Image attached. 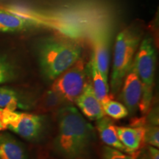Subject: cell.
Listing matches in <instances>:
<instances>
[{
    "instance_id": "7",
    "label": "cell",
    "mask_w": 159,
    "mask_h": 159,
    "mask_svg": "<svg viewBox=\"0 0 159 159\" xmlns=\"http://www.w3.org/2000/svg\"><path fill=\"white\" fill-rule=\"evenodd\" d=\"M4 8L11 11V13L23 18L33 25H42L50 27L66 35L69 38L76 39L81 35V30L77 27L76 24L72 21L66 19L65 18L52 16L43 15L42 13H37L34 11H31L25 7H19L14 5H2Z\"/></svg>"
},
{
    "instance_id": "1",
    "label": "cell",
    "mask_w": 159,
    "mask_h": 159,
    "mask_svg": "<svg viewBox=\"0 0 159 159\" xmlns=\"http://www.w3.org/2000/svg\"><path fill=\"white\" fill-rule=\"evenodd\" d=\"M57 112L58 131L54 148L66 159H80L87 153L95 138L94 129L72 105Z\"/></svg>"
},
{
    "instance_id": "13",
    "label": "cell",
    "mask_w": 159,
    "mask_h": 159,
    "mask_svg": "<svg viewBox=\"0 0 159 159\" xmlns=\"http://www.w3.org/2000/svg\"><path fill=\"white\" fill-rule=\"evenodd\" d=\"M97 127L101 140L108 147L126 152L125 148L117 136L116 127L110 118L105 116L97 120Z\"/></svg>"
},
{
    "instance_id": "4",
    "label": "cell",
    "mask_w": 159,
    "mask_h": 159,
    "mask_svg": "<svg viewBox=\"0 0 159 159\" xmlns=\"http://www.w3.org/2000/svg\"><path fill=\"white\" fill-rule=\"evenodd\" d=\"M156 62V51L152 39L147 36L139 45L133 63L142 86V96L139 105L142 114H146L149 111L152 100Z\"/></svg>"
},
{
    "instance_id": "22",
    "label": "cell",
    "mask_w": 159,
    "mask_h": 159,
    "mask_svg": "<svg viewBox=\"0 0 159 159\" xmlns=\"http://www.w3.org/2000/svg\"><path fill=\"white\" fill-rule=\"evenodd\" d=\"M148 156L150 159H159V152L158 148L152 146H149Z\"/></svg>"
},
{
    "instance_id": "8",
    "label": "cell",
    "mask_w": 159,
    "mask_h": 159,
    "mask_svg": "<svg viewBox=\"0 0 159 159\" xmlns=\"http://www.w3.org/2000/svg\"><path fill=\"white\" fill-rule=\"evenodd\" d=\"M91 57L105 80L108 82L109 69V32L106 27L99 25L91 30Z\"/></svg>"
},
{
    "instance_id": "6",
    "label": "cell",
    "mask_w": 159,
    "mask_h": 159,
    "mask_svg": "<svg viewBox=\"0 0 159 159\" xmlns=\"http://www.w3.org/2000/svg\"><path fill=\"white\" fill-rule=\"evenodd\" d=\"M4 122L7 129L30 142L39 140L45 129L44 116L5 108Z\"/></svg>"
},
{
    "instance_id": "9",
    "label": "cell",
    "mask_w": 159,
    "mask_h": 159,
    "mask_svg": "<svg viewBox=\"0 0 159 159\" xmlns=\"http://www.w3.org/2000/svg\"><path fill=\"white\" fill-rule=\"evenodd\" d=\"M142 96V83L133 65L123 80L120 96L122 104L128 109L129 114L136 113Z\"/></svg>"
},
{
    "instance_id": "17",
    "label": "cell",
    "mask_w": 159,
    "mask_h": 159,
    "mask_svg": "<svg viewBox=\"0 0 159 159\" xmlns=\"http://www.w3.org/2000/svg\"><path fill=\"white\" fill-rule=\"evenodd\" d=\"M67 104L65 99L53 90L46 91L39 100L38 108L43 112H51L58 111Z\"/></svg>"
},
{
    "instance_id": "16",
    "label": "cell",
    "mask_w": 159,
    "mask_h": 159,
    "mask_svg": "<svg viewBox=\"0 0 159 159\" xmlns=\"http://www.w3.org/2000/svg\"><path fill=\"white\" fill-rule=\"evenodd\" d=\"M29 108V105L23 100L17 91L7 87H0V108L16 111Z\"/></svg>"
},
{
    "instance_id": "24",
    "label": "cell",
    "mask_w": 159,
    "mask_h": 159,
    "mask_svg": "<svg viewBox=\"0 0 159 159\" xmlns=\"http://www.w3.org/2000/svg\"><path fill=\"white\" fill-rule=\"evenodd\" d=\"M139 159H150V158H149L148 154H144V155H143V156L141 157Z\"/></svg>"
},
{
    "instance_id": "2",
    "label": "cell",
    "mask_w": 159,
    "mask_h": 159,
    "mask_svg": "<svg viewBox=\"0 0 159 159\" xmlns=\"http://www.w3.org/2000/svg\"><path fill=\"white\" fill-rule=\"evenodd\" d=\"M78 43L59 38H48L40 45L39 61L43 76L53 81L80 58Z\"/></svg>"
},
{
    "instance_id": "11",
    "label": "cell",
    "mask_w": 159,
    "mask_h": 159,
    "mask_svg": "<svg viewBox=\"0 0 159 159\" xmlns=\"http://www.w3.org/2000/svg\"><path fill=\"white\" fill-rule=\"evenodd\" d=\"M0 159H30L25 145L7 133H0Z\"/></svg>"
},
{
    "instance_id": "3",
    "label": "cell",
    "mask_w": 159,
    "mask_h": 159,
    "mask_svg": "<svg viewBox=\"0 0 159 159\" xmlns=\"http://www.w3.org/2000/svg\"><path fill=\"white\" fill-rule=\"evenodd\" d=\"M139 42L140 35L134 29L126 28L117 35L110 81L112 94H116L122 87L123 80L134 63Z\"/></svg>"
},
{
    "instance_id": "14",
    "label": "cell",
    "mask_w": 159,
    "mask_h": 159,
    "mask_svg": "<svg viewBox=\"0 0 159 159\" xmlns=\"http://www.w3.org/2000/svg\"><path fill=\"white\" fill-rule=\"evenodd\" d=\"M88 69L90 71L91 79H92V82L91 84L95 96L99 101V102L103 105L105 103L113 99V95L109 92L108 82L105 80L98 69L97 68V66L95 64L92 57H91V61L89 63Z\"/></svg>"
},
{
    "instance_id": "23",
    "label": "cell",
    "mask_w": 159,
    "mask_h": 159,
    "mask_svg": "<svg viewBox=\"0 0 159 159\" xmlns=\"http://www.w3.org/2000/svg\"><path fill=\"white\" fill-rule=\"evenodd\" d=\"M4 111L5 108H0V130H5L7 129L4 122Z\"/></svg>"
},
{
    "instance_id": "10",
    "label": "cell",
    "mask_w": 159,
    "mask_h": 159,
    "mask_svg": "<svg viewBox=\"0 0 159 159\" xmlns=\"http://www.w3.org/2000/svg\"><path fill=\"white\" fill-rule=\"evenodd\" d=\"M75 102L89 120L97 121L105 116L102 105L95 96L90 83L85 84L82 93Z\"/></svg>"
},
{
    "instance_id": "15",
    "label": "cell",
    "mask_w": 159,
    "mask_h": 159,
    "mask_svg": "<svg viewBox=\"0 0 159 159\" xmlns=\"http://www.w3.org/2000/svg\"><path fill=\"white\" fill-rule=\"evenodd\" d=\"M33 26L27 20L11 13L0 5V32L15 33L25 30Z\"/></svg>"
},
{
    "instance_id": "5",
    "label": "cell",
    "mask_w": 159,
    "mask_h": 159,
    "mask_svg": "<svg viewBox=\"0 0 159 159\" xmlns=\"http://www.w3.org/2000/svg\"><path fill=\"white\" fill-rule=\"evenodd\" d=\"M86 71L84 61L80 58L53 80L51 89L67 103L75 102L87 83Z\"/></svg>"
},
{
    "instance_id": "12",
    "label": "cell",
    "mask_w": 159,
    "mask_h": 159,
    "mask_svg": "<svg viewBox=\"0 0 159 159\" xmlns=\"http://www.w3.org/2000/svg\"><path fill=\"white\" fill-rule=\"evenodd\" d=\"M118 138L125 148L126 152L134 154L144 142V128L130 127H116Z\"/></svg>"
},
{
    "instance_id": "18",
    "label": "cell",
    "mask_w": 159,
    "mask_h": 159,
    "mask_svg": "<svg viewBox=\"0 0 159 159\" xmlns=\"http://www.w3.org/2000/svg\"><path fill=\"white\" fill-rule=\"evenodd\" d=\"M102 108L105 114L116 120L124 119L129 114L128 109L122 103L117 102L114 99H111L102 105Z\"/></svg>"
},
{
    "instance_id": "21",
    "label": "cell",
    "mask_w": 159,
    "mask_h": 159,
    "mask_svg": "<svg viewBox=\"0 0 159 159\" xmlns=\"http://www.w3.org/2000/svg\"><path fill=\"white\" fill-rule=\"evenodd\" d=\"M102 156L103 159H136L134 155H126L122 151L108 146L103 148Z\"/></svg>"
},
{
    "instance_id": "20",
    "label": "cell",
    "mask_w": 159,
    "mask_h": 159,
    "mask_svg": "<svg viewBox=\"0 0 159 159\" xmlns=\"http://www.w3.org/2000/svg\"><path fill=\"white\" fill-rule=\"evenodd\" d=\"M144 142L150 145L158 148L159 147V128L158 125H149L144 128Z\"/></svg>"
},
{
    "instance_id": "19",
    "label": "cell",
    "mask_w": 159,
    "mask_h": 159,
    "mask_svg": "<svg viewBox=\"0 0 159 159\" xmlns=\"http://www.w3.org/2000/svg\"><path fill=\"white\" fill-rule=\"evenodd\" d=\"M16 76L14 65L7 57L0 55V85L11 82Z\"/></svg>"
}]
</instances>
